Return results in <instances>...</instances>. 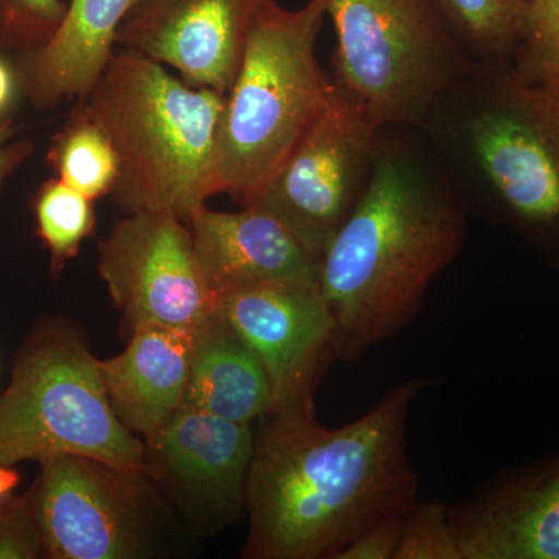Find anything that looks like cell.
<instances>
[{
	"mask_svg": "<svg viewBox=\"0 0 559 559\" xmlns=\"http://www.w3.org/2000/svg\"><path fill=\"white\" fill-rule=\"evenodd\" d=\"M22 124L11 117L0 119V190L7 180L35 154V143L21 139Z\"/></svg>",
	"mask_w": 559,
	"mask_h": 559,
	"instance_id": "4316f807",
	"label": "cell"
},
{
	"mask_svg": "<svg viewBox=\"0 0 559 559\" xmlns=\"http://www.w3.org/2000/svg\"><path fill=\"white\" fill-rule=\"evenodd\" d=\"M448 513L463 559H559V454L506 471Z\"/></svg>",
	"mask_w": 559,
	"mask_h": 559,
	"instance_id": "5bb4252c",
	"label": "cell"
},
{
	"mask_svg": "<svg viewBox=\"0 0 559 559\" xmlns=\"http://www.w3.org/2000/svg\"><path fill=\"white\" fill-rule=\"evenodd\" d=\"M64 0H0V50L31 53L49 43L64 20Z\"/></svg>",
	"mask_w": 559,
	"mask_h": 559,
	"instance_id": "603a6c76",
	"label": "cell"
},
{
	"mask_svg": "<svg viewBox=\"0 0 559 559\" xmlns=\"http://www.w3.org/2000/svg\"><path fill=\"white\" fill-rule=\"evenodd\" d=\"M197 330L145 325L132 329L127 349L100 360L110 406L120 421L143 440L182 406Z\"/></svg>",
	"mask_w": 559,
	"mask_h": 559,
	"instance_id": "2e32d148",
	"label": "cell"
},
{
	"mask_svg": "<svg viewBox=\"0 0 559 559\" xmlns=\"http://www.w3.org/2000/svg\"><path fill=\"white\" fill-rule=\"evenodd\" d=\"M325 17L323 0L299 10L267 0L261 9L221 112L216 194L255 204L325 105L331 80L316 58Z\"/></svg>",
	"mask_w": 559,
	"mask_h": 559,
	"instance_id": "5b68a950",
	"label": "cell"
},
{
	"mask_svg": "<svg viewBox=\"0 0 559 559\" xmlns=\"http://www.w3.org/2000/svg\"><path fill=\"white\" fill-rule=\"evenodd\" d=\"M145 441V473L187 532L216 535L246 516L250 423L179 407Z\"/></svg>",
	"mask_w": 559,
	"mask_h": 559,
	"instance_id": "8fae6325",
	"label": "cell"
},
{
	"mask_svg": "<svg viewBox=\"0 0 559 559\" xmlns=\"http://www.w3.org/2000/svg\"><path fill=\"white\" fill-rule=\"evenodd\" d=\"M187 224L216 297L263 283L318 280V261L259 204L240 212H218L204 204L190 213Z\"/></svg>",
	"mask_w": 559,
	"mask_h": 559,
	"instance_id": "9a60e30c",
	"label": "cell"
},
{
	"mask_svg": "<svg viewBox=\"0 0 559 559\" xmlns=\"http://www.w3.org/2000/svg\"><path fill=\"white\" fill-rule=\"evenodd\" d=\"M57 455L145 471V441L110 406L100 359L68 320L43 318L0 393V465Z\"/></svg>",
	"mask_w": 559,
	"mask_h": 559,
	"instance_id": "8992f818",
	"label": "cell"
},
{
	"mask_svg": "<svg viewBox=\"0 0 559 559\" xmlns=\"http://www.w3.org/2000/svg\"><path fill=\"white\" fill-rule=\"evenodd\" d=\"M267 0H132L117 46L178 70L191 86L229 92Z\"/></svg>",
	"mask_w": 559,
	"mask_h": 559,
	"instance_id": "4fadbf2b",
	"label": "cell"
},
{
	"mask_svg": "<svg viewBox=\"0 0 559 559\" xmlns=\"http://www.w3.org/2000/svg\"><path fill=\"white\" fill-rule=\"evenodd\" d=\"M473 60H511L527 0H437Z\"/></svg>",
	"mask_w": 559,
	"mask_h": 559,
	"instance_id": "44dd1931",
	"label": "cell"
},
{
	"mask_svg": "<svg viewBox=\"0 0 559 559\" xmlns=\"http://www.w3.org/2000/svg\"><path fill=\"white\" fill-rule=\"evenodd\" d=\"M31 488L49 559H151L179 547L182 522L143 469L83 455L39 463Z\"/></svg>",
	"mask_w": 559,
	"mask_h": 559,
	"instance_id": "ba28073f",
	"label": "cell"
},
{
	"mask_svg": "<svg viewBox=\"0 0 559 559\" xmlns=\"http://www.w3.org/2000/svg\"><path fill=\"white\" fill-rule=\"evenodd\" d=\"M36 237L50 253L51 274L60 275L79 255L81 245L94 235V201L60 178L44 180L32 200Z\"/></svg>",
	"mask_w": 559,
	"mask_h": 559,
	"instance_id": "ffe728a7",
	"label": "cell"
},
{
	"mask_svg": "<svg viewBox=\"0 0 559 559\" xmlns=\"http://www.w3.org/2000/svg\"><path fill=\"white\" fill-rule=\"evenodd\" d=\"M132 0H70L57 33L21 55L20 87L38 109L83 100L105 72Z\"/></svg>",
	"mask_w": 559,
	"mask_h": 559,
	"instance_id": "e0dca14e",
	"label": "cell"
},
{
	"mask_svg": "<svg viewBox=\"0 0 559 559\" xmlns=\"http://www.w3.org/2000/svg\"><path fill=\"white\" fill-rule=\"evenodd\" d=\"M510 62L528 83H559V0H527Z\"/></svg>",
	"mask_w": 559,
	"mask_h": 559,
	"instance_id": "7402d4cb",
	"label": "cell"
},
{
	"mask_svg": "<svg viewBox=\"0 0 559 559\" xmlns=\"http://www.w3.org/2000/svg\"><path fill=\"white\" fill-rule=\"evenodd\" d=\"M430 381L409 380L341 428L312 407L260 419L246 485V559H336L364 530L418 502L406 450L412 404Z\"/></svg>",
	"mask_w": 559,
	"mask_h": 559,
	"instance_id": "6da1fadb",
	"label": "cell"
},
{
	"mask_svg": "<svg viewBox=\"0 0 559 559\" xmlns=\"http://www.w3.org/2000/svg\"><path fill=\"white\" fill-rule=\"evenodd\" d=\"M471 213L415 128H382L366 193L318 260L336 358L414 323L426 294L465 246Z\"/></svg>",
	"mask_w": 559,
	"mask_h": 559,
	"instance_id": "7a4b0ae2",
	"label": "cell"
},
{
	"mask_svg": "<svg viewBox=\"0 0 559 559\" xmlns=\"http://www.w3.org/2000/svg\"><path fill=\"white\" fill-rule=\"evenodd\" d=\"M180 407L250 425L274 409L266 370L218 310L197 330Z\"/></svg>",
	"mask_w": 559,
	"mask_h": 559,
	"instance_id": "ac0fdd59",
	"label": "cell"
},
{
	"mask_svg": "<svg viewBox=\"0 0 559 559\" xmlns=\"http://www.w3.org/2000/svg\"><path fill=\"white\" fill-rule=\"evenodd\" d=\"M20 479V473L13 466L0 465V502L13 496Z\"/></svg>",
	"mask_w": 559,
	"mask_h": 559,
	"instance_id": "f1b7e54d",
	"label": "cell"
},
{
	"mask_svg": "<svg viewBox=\"0 0 559 559\" xmlns=\"http://www.w3.org/2000/svg\"><path fill=\"white\" fill-rule=\"evenodd\" d=\"M404 514H393L364 530L336 559H395Z\"/></svg>",
	"mask_w": 559,
	"mask_h": 559,
	"instance_id": "484cf974",
	"label": "cell"
},
{
	"mask_svg": "<svg viewBox=\"0 0 559 559\" xmlns=\"http://www.w3.org/2000/svg\"><path fill=\"white\" fill-rule=\"evenodd\" d=\"M336 33L333 80L381 128L421 127L469 57L437 0H323Z\"/></svg>",
	"mask_w": 559,
	"mask_h": 559,
	"instance_id": "52a82bcc",
	"label": "cell"
},
{
	"mask_svg": "<svg viewBox=\"0 0 559 559\" xmlns=\"http://www.w3.org/2000/svg\"><path fill=\"white\" fill-rule=\"evenodd\" d=\"M216 310L259 358L274 409H314L319 382L336 360L333 316L318 280H283L231 290Z\"/></svg>",
	"mask_w": 559,
	"mask_h": 559,
	"instance_id": "7c38bea8",
	"label": "cell"
},
{
	"mask_svg": "<svg viewBox=\"0 0 559 559\" xmlns=\"http://www.w3.org/2000/svg\"><path fill=\"white\" fill-rule=\"evenodd\" d=\"M395 559H463L448 506L417 502L407 511Z\"/></svg>",
	"mask_w": 559,
	"mask_h": 559,
	"instance_id": "cb8c5ba5",
	"label": "cell"
},
{
	"mask_svg": "<svg viewBox=\"0 0 559 559\" xmlns=\"http://www.w3.org/2000/svg\"><path fill=\"white\" fill-rule=\"evenodd\" d=\"M44 558L32 491L0 502V559Z\"/></svg>",
	"mask_w": 559,
	"mask_h": 559,
	"instance_id": "d4e9b609",
	"label": "cell"
},
{
	"mask_svg": "<svg viewBox=\"0 0 559 559\" xmlns=\"http://www.w3.org/2000/svg\"><path fill=\"white\" fill-rule=\"evenodd\" d=\"M226 95L191 86L159 62L119 50L79 100L112 140L119 179L110 197L124 213L179 218L216 197V138Z\"/></svg>",
	"mask_w": 559,
	"mask_h": 559,
	"instance_id": "277c9868",
	"label": "cell"
},
{
	"mask_svg": "<svg viewBox=\"0 0 559 559\" xmlns=\"http://www.w3.org/2000/svg\"><path fill=\"white\" fill-rule=\"evenodd\" d=\"M98 274L132 329L198 330L216 310L186 219L168 212L124 216L98 245Z\"/></svg>",
	"mask_w": 559,
	"mask_h": 559,
	"instance_id": "30bf717a",
	"label": "cell"
},
{
	"mask_svg": "<svg viewBox=\"0 0 559 559\" xmlns=\"http://www.w3.org/2000/svg\"><path fill=\"white\" fill-rule=\"evenodd\" d=\"M381 131L369 110L331 80L325 105L255 202L316 261L366 193Z\"/></svg>",
	"mask_w": 559,
	"mask_h": 559,
	"instance_id": "9c48e42d",
	"label": "cell"
},
{
	"mask_svg": "<svg viewBox=\"0 0 559 559\" xmlns=\"http://www.w3.org/2000/svg\"><path fill=\"white\" fill-rule=\"evenodd\" d=\"M417 130L471 215L559 270V83H528L509 60H473Z\"/></svg>",
	"mask_w": 559,
	"mask_h": 559,
	"instance_id": "3957f363",
	"label": "cell"
},
{
	"mask_svg": "<svg viewBox=\"0 0 559 559\" xmlns=\"http://www.w3.org/2000/svg\"><path fill=\"white\" fill-rule=\"evenodd\" d=\"M17 86H20V76L10 68L9 62L0 57V119L7 116L11 105L14 102Z\"/></svg>",
	"mask_w": 559,
	"mask_h": 559,
	"instance_id": "83f0119b",
	"label": "cell"
},
{
	"mask_svg": "<svg viewBox=\"0 0 559 559\" xmlns=\"http://www.w3.org/2000/svg\"><path fill=\"white\" fill-rule=\"evenodd\" d=\"M75 103L51 139L47 165L62 182L97 201L112 193L119 179V157L106 131L83 103Z\"/></svg>",
	"mask_w": 559,
	"mask_h": 559,
	"instance_id": "d6986e66",
	"label": "cell"
}]
</instances>
